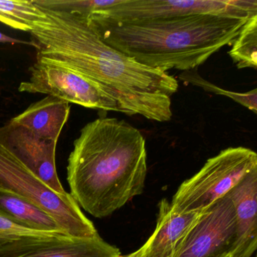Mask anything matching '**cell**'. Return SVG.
<instances>
[{"label":"cell","mask_w":257,"mask_h":257,"mask_svg":"<svg viewBox=\"0 0 257 257\" xmlns=\"http://www.w3.org/2000/svg\"><path fill=\"white\" fill-rule=\"evenodd\" d=\"M41 9L44 17L33 23L30 31L37 61L86 78L116 102L120 112L159 122L171 119V97L179 88L174 76L108 46L83 16Z\"/></svg>","instance_id":"6da1fadb"},{"label":"cell","mask_w":257,"mask_h":257,"mask_svg":"<svg viewBox=\"0 0 257 257\" xmlns=\"http://www.w3.org/2000/svg\"><path fill=\"white\" fill-rule=\"evenodd\" d=\"M67 165L70 195L94 217L109 216L144 192L147 174L144 135L115 118L84 126Z\"/></svg>","instance_id":"7a4b0ae2"},{"label":"cell","mask_w":257,"mask_h":257,"mask_svg":"<svg viewBox=\"0 0 257 257\" xmlns=\"http://www.w3.org/2000/svg\"><path fill=\"white\" fill-rule=\"evenodd\" d=\"M249 17L208 13L140 22L85 18L108 46L142 65L168 72L194 70L231 46Z\"/></svg>","instance_id":"3957f363"},{"label":"cell","mask_w":257,"mask_h":257,"mask_svg":"<svg viewBox=\"0 0 257 257\" xmlns=\"http://www.w3.org/2000/svg\"><path fill=\"white\" fill-rule=\"evenodd\" d=\"M0 188L38 206L72 237L85 238L99 235L94 224L70 193L62 195L54 192L1 143Z\"/></svg>","instance_id":"277c9868"},{"label":"cell","mask_w":257,"mask_h":257,"mask_svg":"<svg viewBox=\"0 0 257 257\" xmlns=\"http://www.w3.org/2000/svg\"><path fill=\"white\" fill-rule=\"evenodd\" d=\"M256 168L257 154L250 149L239 147L222 150L180 185L171 205L180 213L205 210Z\"/></svg>","instance_id":"5b68a950"},{"label":"cell","mask_w":257,"mask_h":257,"mask_svg":"<svg viewBox=\"0 0 257 257\" xmlns=\"http://www.w3.org/2000/svg\"><path fill=\"white\" fill-rule=\"evenodd\" d=\"M257 14L255 0H120L114 7L86 17L103 18L114 22H140L183 17L198 14Z\"/></svg>","instance_id":"8992f818"},{"label":"cell","mask_w":257,"mask_h":257,"mask_svg":"<svg viewBox=\"0 0 257 257\" xmlns=\"http://www.w3.org/2000/svg\"><path fill=\"white\" fill-rule=\"evenodd\" d=\"M20 92L44 94L88 109L119 112L116 102L95 84L67 67L36 61Z\"/></svg>","instance_id":"52a82bcc"},{"label":"cell","mask_w":257,"mask_h":257,"mask_svg":"<svg viewBox=\"0 0 257 257\" xmlns=\"http://www.w3.org/2000/svg\"><path fill=\"white\" fill-rule=\"evenodd\" d=\"M235 237V211L226 195L204 210L175 257L223 256L231 252Z\"/></svg>","instance_id":"ba28073f"},{"label":"cell","mask_w":257,"mask_h":257,"mask_svg":"<svg viewBox=\"0 0 257 257\" xmlns=\"http://www.w3.org/2000/svg\"><path fill=\"white\" fill-rule=\"evenodd\" d=\"M119 249L94 237H27L0 242V257H118Z\"/></svg>","instance_id":"9c48e42d"},{"label":"cell","mask_w":257,"mask_h":257,"mask_svg":"<svg viewBox=\"0 0 257 257\" xmlns=\"http://www.w3.org/2000/svg\"><path fill=\"white\" fill-rule=\"evenodd\" d=\"M0 143L52 190L62 195L67 193L57 173L58 142L42 139L10 121L0 127Z\"/></svg>","instance_id":"30bf717a"},{"label":"cell","mask_w":257,"mask_h":257,"mask_svg":"<svg viewBox=\"0 0 257 257\" xmlns=\"http://www.w3.org/2000/svg\"><path fill=\"white\" fill-rule=\"evenodd\" d=\"M204 212L180 213L168 200H162L153 234L139 249L123 256L175 257L183 240Z\"/></svg>","instance_id":"8fae6325"},{"label":"cell","mask_w":257,"mask_h":257,"mask_svg":"<svg viewBox=\"0 0 257 257\" xmlns=\"http://www.w3.org/2000/svg\"><path fill=\"white\" fill-rule=\"evenodd\" d=\"M227 195L235 211L236 237L231 257H251L257 247V168Z\"/></svg>","instance_id":"7c38bea8"},{"label":"cell","mask_w":257,"mask_h":257,"mask_svg":"<svg viewBox=\"0 0 257 257\" xmlns=\"http://www.w3.org/2000/svg\"><path fill=\"white\" fill-rule=\"evenodd\" d=\"M70 112V103L48 96L31 104L10 121L25 127L42 139L58 142Z\"/></svg>","instance_id":"4fadbf2b"},{"label":"cell","mask_w":257,"mask_h":257,"mask_svg":"<svg viewBox=\"0 0 257 257\" xmlns=\"http://www.w3.org/2000/svg\"><path fill=\"white\" fill-rule=\"evenodd\" d=\"M0 215L35 229L49 231H64L51 215L38 206L1 188Z\"/></svg>","instance_id":"5bb4252c"},{"label":"cell","mask_w":257,"mask_h":257,"mask_svg":"<svg viewBox=\"0 0 257 257\" xmlns=\"http://www.w3.org/2000/svg\"><path fill=\"white\" fill-rule=\"evenodd\" d=\"M43 10L32 1L0 0V22L19 31L29 32L33 23L44 17Z\"/></svg>","instance_id":"9a60e30c"},{"label":"cell","mask_w":257,"mask_h":257,"mask_svg":"<svg viewBox=\"0 0 257 257\" xmlns=\"http://www.w3.org/2000/svg\"><path fill=\"white\" fill-rule=\"evenodd\" d=\"M228 52L238 69L257 67V14L250 16L240 29Z\"/></svg>","instance_id":"2e32d148"},{"label":"cell","mask_w":257,"mask_h":257,"mask_svg":"<svg viewBox=\"0 0 257 257\" xmlns=\"http://www.w3.org/2000/svg\"><path fill=\"white\" fill-rule=\"evenodd\" d=\"M195 70V69H194ZM194 70L184 71L179 76V79L186 83L192 84L195 86L202 88L204 91L214 93L216 94L226 96L227 97L232 99L237 103H240L244 107L247 108L249 110L252 111L254 113L257 112V89L252 90L247 92L239 93L234 91H226L219 88L216 85L207 82L203 79L198 72L194 71Z\"/></svg>","instance_id":"e0dca14e"},{"label":"cell","mask_w":257,"mask_h":257,"mask_svg":"<svg viewBox=\"0 0 257 257\" xmlns=\"http://www.w3.org/2000/svg\"><path fill=\"white\" fill-rule=\"evenodd\" d=\"M69 235L64 231H49L35 229L18 223L0 215V242L10 241L27 237Z\"/></svg>","instance_id":"ac0fdd59"},{"label":"cell","mask_w":257,"mask_h":257,"mask_svg":"<svg viewBox=\"0 0 257 257\" xmlns=\"http://www.w3.org/2000/svg\"><path fill=\"white\" fill-rule=\"evenodd\" d=\"M0 43H10V44H25L33 46L35 47V44L31 42L24 41L22 40H18V39L13 38V37H9L6 34L0 32Z\"/></svg>","instance_id":"d6986e66"},{"label":"cell","mask_w":257,"mask_h":257,"mask_svg":"<svg viewBox=\"0 0 257 257\" xmlns=\"http://www.w3.org/2000/svg\"><path fill=\"white\" fill-rule=\"evenodd\" d=\"M221 257H231V254L228 253V254H226V255H223V256H221Z\"/></svg>","instance_id":"ffe728a7"},{"label":"cell","mask_w":257,"mask_h":257,"mask_svg":"<svg viewBox=\"0 0 257 257\" xmlns=\"http://www.w3.org/2000/svg\"><path fill=\"white\" fill-rule=\"evenodd\" d=\"M118 257H124V256H123V255H120L119 256H118Z\"/></svg>","instance_id":"44dd1931"}]
</instances>
